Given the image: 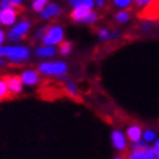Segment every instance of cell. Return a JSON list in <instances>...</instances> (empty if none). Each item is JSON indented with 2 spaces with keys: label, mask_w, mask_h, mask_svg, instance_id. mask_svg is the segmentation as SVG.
<instances>
[{
  "label": "cell",
  "mask_w": 159,
  "mask_h": 159,
  "mask_svg": "<svg viewBox=\"0 0 159 159\" xmlns=\"http://www.w3.org/2000/svg\"><path fill=\"white\" fill-rule=\"evenodd\" d=\"M69 70V66L65 61H49L43 62L38 66V71L40 75L45 76H60L66 74Z\"/></svg>",
  "instance_id": "obj_1"
},
{
  "label": "cell",
  "mask_w": 159,
  "mask_h": 159,
  "mask_svg": "<svg viewBox=\"0 0 159 159\" xmlns=\"http://www.w3.org/2000/svg\"><path fill=\"white\" fill-rule=\"evenodd\" d=\"M63 38H65V31L63 27L60 25H52L45 27L44 30V35L42 38L43 44H49V45H58Z\"/></svg>",
  "instance_id": "obj_2"
},
{
  "label": "cell",
  "mask_w": 159,
  "mask_h": 159,
  "mask_svg": "<svg viewBox=\"0 0 159 159\" xmlns=\"http://www.w3.org/2000/svg\"><path fill=\"white\" fill-rule=\"evenodd\" d=\"M31 56V51L25 45H9L7 58L11 63H23Z\"/></svg>",
  "instance_id": "obj_3"
},
{
  "label": "cell",
  "mask_w": 159,
  "mask_h": 159,
  "mask_svg": "<svg viewBox=\"0 0 159 159\" xmlns=\"http://www.w3.org/2000/svg\"><path fill=\"white\" fill-rule=\"evenodd\" d=\"M30 27H31V22L29 20H23L18 23H14V25H12V29L8 31L7 39L9 42H20L26 38V35L30 31Z\"/></svg>",
  "instance_id": "obj_4"
},
{
  "label": "cell",
  "mask_w": 159,
  "mask_h": 159,
  "mask_svg": "<svg viewBox=\"0 0 159 159\" xmlns=\"http://www.w3.org/2000/svg\"><path fill=\"white\" fill-rule=\"evenodd\" d=\"M21 9L13 7H7V8H0V25L3 26H12L16 23L18 17V13Z\"/></svg>",
  "instance_id": "obj_5"
},
{
  "label": "cell",
  "mask_w": 159,
  "mask_h": 159,
  "mask_svg": "<svg viewBox=\"0 0 159 159\" xmlns=\"http://www.w3.org/2000/svg\"><path fill=\"white\" fill-rule=\"evenodd\" d=\"M7 82L8 89H9L12 96H18L23 91V83L21 80L20 75H4L3 76Z\"/></svg>",
  "instance_id": "obj_6"
},
{
  "label": "cell",
  "mask_w": 159,
  "mask_h": 159,
  "mask_svg": "<svg viewBox=\"0 0 159 159\" xmlns=\"http://www.w3.org/2000/svg\"><path fill=\"white\" fill-rule=\"evenodd\" d=\"M111 144H113L114 149L118 150L119 153H124L128 149V144H127V136L119 129H114L111 132Z\"/></svg>",
  "instance_id": "obj_7"
},
{
  "label": "cell",
  "mask_w": 159,
  "mask_h": 159,
  "mask_svg": "<svg viewBox=\"0 0 159 159\" xmlns=\"http://www.w3.org/2000/svg\"><path fill=\"white\" fill-rule=\"evenodd\" d=\"M91 12H92V8H89V7H75V8H73V11L70 13V18L74 22L85 23Z\"/></svg>",
  "instance_id": "obj_8"
},
{
  "label": "cell",
  "mask_w": 159,
  "mask_h": 159,
  "mask_svg": "<svg viewBox=\"0 0 159 159\" xmlns=\"http://www.w3.org/2000/svg\"><path fill=\"white\" fill-rule=\"evenodd\" d=\"M20 76H21V80H22L23 85L33 87L40 82V73H39L38 70H34V69H29V70L22 71V74Z\"/></svg>",
  "instance_id": "obj_9"
},
{
  "label": "cell",
  "mask_w": 159,
  "mask_h": 159,
  "mask_svg": "<svg viewBox=\"0 0 159 159\" xmlns=\"http://www.w3.org/2000/svg\"><path fill=\"white\" fill-rule=\"evenodd\" d=\"M61 13H62V8L58 4H56V3H51L49 4L48 3L44 9L39 13V16H40L42 20H52V18L58 17Z\"/></svg>",
  "instance_id": "obj_10"
},
{
  "label": "cell",
  "mask_w": 159,
  "mask_h": 159,
  "mask_svg": "<svg viewBox=\"0 0 159 159\" xmlns=\"http://www.w3.org/2000/svg\"><path fill=\"white\" fill-rule=\"evenodd\" d=\"M35 56L38 58H51L54 57L57 49H56V45H49V44H43L40 47H36L34 51Z\"/></svg>",
  "instance_id": "obj_11"
},
{
  "label": "cell",
  "mask_w": 159,
  "mask_h": 159,
  "mask_svg": "<svg viewBox=\"0 0 159 159\" xmlns=\"http://www.w3.org/2000/svg\"><path fill=\"white\" fill-rule=\"evenodd\" d=\"M125 136H127V140H129L131 142H137L142 139V128L139 124H132L127 128Z\"/></svg>",
  "instance_id": "obj_12"
},
{
  "label": "cell",
  "mask_w": 159,
  "mask_h": 159,
  "mask_svg": "<svg viewBox=\"0 0 159 159\" xmlns=\"http://www.w3.org/2000/svg\"><path fill=\"white\" fill-rule=\"evenodd\" d=\"M97 35H98V39H100V40H102V42H107V40H111V39L118 38L119 35H120V33H119V31H111V30L104 27V29H100V30H98Z\"/></svg>",
  "instance_id": "obj_13"
},
{
  "label": "cell",
  "mask_w": 159,
  "mask_h": 159,
  "mask_svg": "<svg viewBox=\"0 0 159 159\" xmlns=\"http://www.w3.org/2000/svg\"><path fill=\"white\" fill-rule=\"evenodd\" d=\"M114 20L116 23H120V25H124V23H127L129 20H131V13L127 11V9H122L115 13L114 16Z\"/></svg>",
  "instance_id": "obj_14"
},
{
  "label": "cell",
  "mask_w": 159,
  "mask_h": 159,
  "mask_svg": "<svg viewBox=\"0 0 159 159\" xmlns=\"http://www.w3.org/2000/svg\"><path fill=\"white\" fill-rule=\"evenodd\" d=\"M12 94L8 89V85H7V82L4 78H0V101H4V100H8L11 98Z\"/></svg>",
  "instance_id": "obj_15"
},
{
  "label": "cell",
  "mask_w": 159,
  "mask_h": 159,
  "mask_svg": "<svg viewBox=\"0 0 159 159\" xmlns=\"http://www.w3.org/2000/svg\"><path fill=\"white\" fill-rule=\"evenodd\" d=\"M67 4L71 8H75V7H89L93 8L94 5V0H67Z\"/></svg>",
  "instance_id": "obj_16"
},
{
  "label": "cell",
  "mask_w": 159,
  "mask_h": 159,
  "mask_svg": "<svg viewBox=\"0 0 159 159\" xmlns=\"http://www.w3.org/2000/svg\"><path fill=\"white\" fill-rule=\"evenodd\" d=\"M73 51V43L71 42H61L58 44V52L61 56H69Z\"/></svg>",
  "instance_id": "obj_17"
},
{
  "label": "cell",
  "mask_w": 159,
  "mask_h": 159,
  "mask_svg": "<svg viewBox=\"0 0 159 159\" xmlns=\"http://www.w3.org/2000/svg\"><path fill=\"white\" fill-rule=\"evenodd\" d=\"M7 7H13V8H22V0H0V8H7Z\"/></svg>",
  "instance_id": "obj_18"
},
{
  "label": "cell",
  "mask_w": 159,
  "mask_h": 159,
  "mask_svg": "<svg viewBox=\"0 0 159 159\" xmlns=\"http://www.w3.org/2000/svg\"><path fill=\"white\" fill-rule=\"evenodd\" d=\"M49 3V0H34L33 4H31V8L33 11L36 12V13H40L44 8L47 7V4Z\"/></svg>",
  "instance_id": "obj_19"
},
{
  "label": "cell",
  "mask_w": 159,
  "mask_h": 159,
  "mask_svg": "<svg viewBox=\"0 0 159 159\" xmlns=\"http://www.w3.org/2000/svg\"><path fill=\"white\" fill-rule=\"evenodd\" d=\"M65 91L67 94H70L71 97H76L79 94V91H78V87L74 82H67L65 84Z\"/></svg>",
  "instance_id": "obj_20"
},
{
  "label": "cell",
  "mask_w": 159,
  "mask_h": 159,
  "mask_svg": "<svg viewBox=\"0 0 159 159\" xmlns=\"http://www.w3.org/2000/svg\"><path fill=\"white\" fill-rule=\"evenodd\" d=\"M155 139H157L155 131H153V129H145V131H142V140L146 141L148 144H152V142H154Z\"/></svg>",
  "instance_id": "obj_21"
},
{
  "label": "cell",
  "mask_w": 159,
  "mask_h": 159,
  "mask_svg": "<svg viewBox=\"0 0 159 159\" xmlns=\"http://www.w3.org/2000/svg\"><path fill=\"white\" fill-rule=\"evenodd\" d=\"M113 4L119 9H128L133 4V0H113Z\"/></svg>",
  "instance_id": "obj_22"
},
{
  "label": "cell",
  "mask_w": 159,
  "mask_h": 159,
  "mask_svg": "<svg viewBox=\"0 0 159 159\" xmlns=\"http://www.w3.org/2000/svg\"><path fill=\"white\" fill-rule=\"evenodd\" d=\"M8 47L9 45H0V58H7L8 56Z\"/></svg>",
  "instance_id": "obj_23"
},
{
  "label": "cell",
  "mask_w": 159,
  "mask_h": 159,
  "mask_svg": "<svg viewBox=\"0 0 159 159\" xmlns=\"http://www.w3.org/2000/svg\"><path fill=\"white\" fill-rule=\"evenodd\" d=\"M133 3L137 7H145V5L152 3V0H133Z\"/></svg>",
  "instance_id": "obj_24"
},
{
  "label": "cell",
  "mask_w": 159,
  "mask_h": 159,
  "mask_svg": "<svg viewBox=\"0 0 159 159\" xmlns=\"http://www.w3.org/2000/svg\"><path fill=\"white\" fill-rule=\"evenodd\" d=\"M153 149H154V152H155V158L159 159V139H155L154 140Z\"/></svg>",
  "instance_id": "obj_25"
},
{
  "label": "cell",
  "mask_w": 159,
  "mask_h": 159,
  "mask_svg": "<svg viewBox=\"0 0 159 159\" xmlns=\"http://www.w3.org/2000/svg\"><path fill=\"white\" fill-rule=\"evenodd\" d=\"M5 38H7V34L4 33L2 29H0V45H2V44L5 42Z\"/></svg>",
  "instance_id": "obj_26"
},
{
  "label": "cell",
  "mask_w": 159,
  "mask_h": 159,
  "mask_svg": "<svg viewBox=\"0 0 159 159\" xmlns=\"http://www.w3.org/2000/svg\"><path fill=\"white\" fill-rule=\"evenodd\" d=\"M94 4H96V7H98V8H104L105 0H94Z\"/></svg>",
  "instance_id": "obj_27"
}]
</instances>
